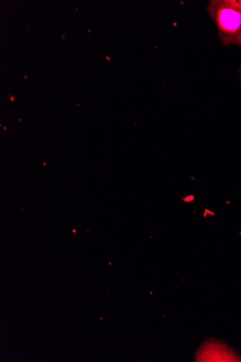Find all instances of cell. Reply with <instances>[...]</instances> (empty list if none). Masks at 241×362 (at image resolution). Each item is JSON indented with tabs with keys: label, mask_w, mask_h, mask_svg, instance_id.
Listing matches in <instances>:
<instances>
[{
	"label": "cell",
	"mask_w": 241,
	"mask_h": 362,
	"mask_svg": "<svg viewBox=\"0 0 241 362\" xmlns=\"http://www.w3.org/2000/svg\"><path fill=\"white\" fill-rule=\"evenodd\" d=\"M239 75H240V83H241V66H240V68H239Z\"/></svg>",
	"instance_id": "obj_2"
},
{
	"label": "cell",
	"mask_w": 241,
	"mask_h": 362,
	"mask_svg": "<svg viewBox=\"0 0 241 362\" xmlns=\"http://www.w3.org/2000/svg\"><path fill=\"white\" fill-rule=\"evenodd\" d=\"M224 47L241 49V0H211L206 8Z\"/></svg>",
	"instance_id": "obj_1"
}]
</instances>
